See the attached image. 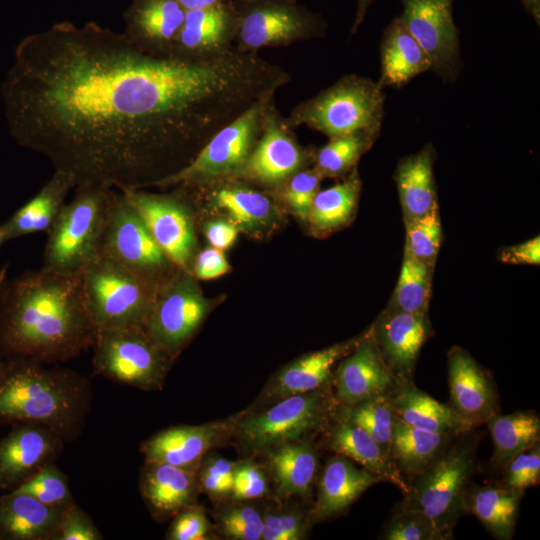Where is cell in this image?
I'll return each mask as SVG.
<instances>
[{"label": "cell", "instance_id": "74e56055", "mask_svg": "<svg viewBox=\"0 0 540 540\" xmlns=\"http://www.w3.org/2000/svg\"><path fill=\"white\" fill-rule=\"evenodd\" d=\"M333 416L352 422L365 430L389 457L395 413L387 393L376 395L354 405L336 404Z\"/></svg>", "mask_w": 540, "mask_h": 540}, {"label": "cell", "instance_id": "f546056e", "mask_svg": "<svg viewBox=\"0 0 540 540\" xmlns=\"http://www.w3.org/2000/svg\"><path fill=\"white\" fill-rule=\"evenodd\" d=\"M387 397L396 418L414 428L435 433H460L474 428L464 423L449 404L419 389L413 380L397 379Z\"/></svg>", "mask_w": 540, "mask_h": 540}, {"label": "cell", "instance_id": "7a4b0ae2", "mask_svg": "<svg viewBox=\"0 0 540 540\" xmlns=\"http://www.w3.org/2000/svg\"><path fill=\"white\" fill-rule=\"evenodd\" d=\"M97 328L82 274L45 269L5 281L0 291V357L65 362L93 346Z\"/></svg>", "mask_w": 540, "mask_h": 540}, {"label": "cell", "instance_id": "7402d4cb", "mask_svg": "<svg viewBox=\"0 0 540 540\" xmlns=\"http://www.w3.org/2000/svg\"><path fill=\"white\" fill-rule=\"evenodd\" d=\"M359 339L306 354L283 367L267 382L255 403L244 412L260 410L283 398L331 384L334 365L355 347Z\"/></svg>", "mask_w": 540, "mask_h": 540}, {"label": "cell", "instance_id": "1f68e13d", "mask_svg": "<svg viewBox=\"0 0 540 540\" xmlns=\"http://www.w3.org/2000/svg\"><path fill=\"white\" fill-rule=\"evenodd\" d=\"M431 70L426 53L401 20L386 27L381 41V86L402 87L420 73Z\"/></svg>", "mask_w": 540, "mask_h": 540}, {"label": "cell", "instance_id": "6f0895ef", "mask_svg": "<svg viewBox=\"0 0 540 540\" xmlns=\"http://www.w3.org/2000/svg\"><path fill=\"white\" fill-rule=\"evenodd\" d=\"M185 11L204 9L227 3L231 0H177Z\"/></svg>", "mask_w": 540, "mask_h": 540}, {"label": "cell", "instance_id": "60d3db41", "mask_svg": "<svg viewBox=\"0 0 540 540\" xmlns=\"http://www.w3.org/2000/svg\"><path fill=\"white\" fill-rule=\"evenodd\" d=\"M380 130H367L331 138L316 154L315 168L324 176L348 172L377 139Z\"/></svg>", "mask_w": 540, "mask_h": 540}, {"label": "cell", "instance_id": "9c48e42d", "mask_svg": "<svg viewBox=\"0 0 540 540\" xmlns=\"http://www.w3.org/2000/svg\"><path fill=\"white\" fill-rule=\"evenodd\" d=\"M92 347L94 374L143 391L162 389L173 360L141 327L98 329Z\"/></svg>", "mask_w": 540, "mask_h": 540}, {"label": "cell", "instance_id": "816d5d0a", "mask_svg": "<svg viewBox=\"0 0 540 540\" xmlns=\"http://www.w3.org/2000/svg\"><path fill=\"white\" fill-rule=\"evenodd\" d=\"M89 515L75 501L64 506L54 540H102Z\"/></svg>", "mask_w": 540, "mask_h": 540}, {"label": "cell", "instance_id": "484cf974", "mask_svg": "<svg viewBox=\"0 0 540 540\" xmlns=\"http://www.w3.org/2000/svg\"><path fill=\"white\" fill-rule=\"evenodd\" d=\"M236 12L232 0L204 9L185 11L173 54L203 55L232 48Z\"/></svg>", "mask_w": 540, "mask_h": 540}, {"label": "cell", "instance_id": "9a60e30c", "mask_svg": "<svg viewBox=\"0 0 540 540\" xmlns=\"http://www.w3.org/2000/svg\"><path fill=\"white\" fill-rule=\"evenodd\" d=\"M454 0H401L399 19L421 46L431 70L445 81L460 69L459 33L452 16Z\"/></svg>", "mask_w": 540, "mask_h": 540}, {"label": "cell", "instance_id": "e575fe53", "mask_svg": "<svg viewBox=\"0 0 540 540\" xmlns=\"http://www.w3.org/2000/svg\"><path fill=\"white\" fill-rule=\"evenodd\" d=\"M457 434L420 430L396 418L389 458L407 481L424 470Z\"/></svg>", "mask_w": 540, "mask_h": 540}, {"label": "cell", "instance_id": "d4e9b609", "mask_svg": "<svg viewBox=\"0 0 540 540\" xmlns=\"http://www.w3.org/2000/svg\"><path fill=\"white\" fill-rule=\"evenodd\" d=\"M381 481L379 476L342 455L330 458L319 478L316 501L309 510L311 523L342 514L368 488Z\"/></svg>", "mask_w": 540, "mask_h": 540}, {"label": "cell", "instance_id": "680465c9", "mask_svg": "<svg viewBox=\"0 0 540 540\" xmlns=\"http://www.w3.org/2000/svg\"><path fill=\"white\" fill-rule=\"evenodd\" d=\"M357 8L354 23L351 28V34H354L362 24L368 9L375 0H356Z\"/></svg>", "mask_w": 540, "mask_h": 540}, {"label": "cell", "instance_id": "83f0119b", "mask_svg": "<svg viewBox=\"0 0 540 540\" xmlns=\"http://www.w3.org/2000/svg\"><path fill=\"white\" fill-rule=\"evenodd\" d=\"M322 433L327 449L360 464L382 481L396 485L403 493L407 491L405 478L380 445L361 427L333 416Z\"/></svg>", "mask_w": 540, "mask_h": 540}, {"label": "cell", "instance_id": "f5cc1de1", "mask_svg": "<svg viewBox=\"0 0 540 540\" xmlns=\"http://www.w3.org/2000/svg\"><path fill=\"white\" fill-rule=\"evenodd\" d=\"M230 266L223 250L209 247L194 256L190 273L194 278L209 280L229 272Z\"/></svg>", "mask_w": 540, "mask_h": 540}, {"label": "cell", "instance_id": "cb8c5ba5", "mask_svg": "<svg viewBox=\"0 0 540 540\" xmlns=\"http://www.w3.org/2000/svg\"><path fill=\"white\" fill-rule=\"evenodd\" d=\"M139 490L153 518L161 522L195 504L201 489L195 471L165 463L145 462Z\"/></svg>", "mask_w": 540, "mask_h": 540}, {"label": "cell", "instance_id": "e0dca14e", "mask_svg": "<svg viewBox=\"0 0 540 540\" xmlns=\"http://www.w3.org/2000/svg\"><path fill=\"white\" fill-rule=\"evenodd\" d=\"M63 439L50 428L17 424L0 439V491L15 490L44 465L60 456Z\"/></svg>", "mask_w": 540, "mask_h": 540}, {"label": "cell", "instance_id": "7bdbcfd3", "mask_svg": "<svg viewBox=\"0 0 540 540\" xmlns=\"http://www.w3.org/2000/svg\"><path fill=\"white\" fill-rule=\"evenodd\" d=\"M13 491L31 495L51 506H64L74 501L66 475L54 462L41 467Z\"/></svg>", "mask_w": 540, "mask_h": 540}, {"label": "cell", "instance_id": "52a82bcc", "mask_svg": "<svg viewBox=\"0 0 540 540\" xmlns=\"http://www.w3.org/2000/svg\"><path fill=\"white\" fill-rule=\"evenodd\" d=\"M383 86L372 79L346 75L291 111L287 124L317 130L330 139L380 130L384 116Z\"/></svg>", "mask_w": 540, "mask_h": 540}, {"label": "cell", "instance_id": "603a6c76", "mask_svg": "<svg viewBox=\"0 0 540 540\" xmlns=\"http://www.w3.org/2000/svg\"><path fill=\"white\" fill-rule=\"evenodd\" d=\"M184 17L177 0H132L123 15L124 33L146 52L173 54Z\"/></svg>", "mask_w": 540, "mask_h": 540}, {"label": "cell", "instance_id": "8992f818", "mask_svg": "<svg viewBox=\"0 0 540 540\" xmlns=\"http://www.w3.org/2000/svg\"><path fill=\"white\" fill-rule=\"evenodd\" d=\"M113 194V189L75 188L74 197L47 232L42 269L82 274L99 257Z\"/></svg>", "mask_w": 540, "mask_h": 540}, {"label": "cell", "instance_id": "3957f363", "mask_svg": "<svg viewBox=\"0 0 540 540\" xmlns=\"http://www.w3.org/2000/svg\"><path fill=\"white\" fill-rule=\"evenodd\" d=\"M38 360L0 358V426L44 425L64 442L82 433L92 403L88 378L65 367Z\"/></svg>", "mask_w": 540, "mask_h": 540}, {"label": "cell", "instance_id": "f907efd6", "mask_svg": "<svg viewBox=\"0 0 540 540\" xmlns=\"http://www.w3.org/2000/svg\"><path fill=\"white\" fill-rule=\"evenodd\" d=\"M212 528L204 509L195 503L173 517L166 538L169 540H206L210 538Z\"/></svg>", "mask_w": 540, "mask_h": 540}, {"label": "cell", "instance_id": "2e32d148", "mask_svg": "<svg viewBox=\"0 0 540 540\" xmlns=\"http://www.w3.org/2000/svg\"><path fill=\"white\" fill-rule=\"evenodd\" d=\"M234 417L200 425L166 428L143 441L145 462H157L197 472L203 458L233 436Z\"/></svg>", "mask_w": 540, "mask_h": 540}, {"label": "cell", "instance_id": "44dd1931", "mask_svg": "<svg viewBox=\"0 0 540 540\" xmlns=\"http://www.w3.org/2000/svg\"><path fill=\"white\" fill-rule=\"evenodd\" d=\"M395 382L396 378L385 364L370 330L340 360L332 378L335 399L344 406L386 394Z\"/></svg>", "mask_w": 540, "mask_h": 540}, {"label": "cell", "instance_id": "ffe728a7", "mask_svg": "<svg viewBox=\"0 0 540 540\" xmlns=\"http://www.w3.org/2000/svg\"><path fill=\"white\" fill-rule=\"evenodd\" d=\"M449 405L469 427L484 424L499 412L494 383L463 348L448 352Z\"/></svg>", "mask_w": 540, "mask_h": 540}, {"label": "cell", "instance_id": "ac0fdd59", "mask_svg": "<svg viewBox=\"0 0 540 540\" xmlns=\"http://www.w3.org/2000/svg\"><path fill=\"white\" fill-rule=\"evenodd\" d=\"M290 128L272 102L265 113L260 137L239 174L274 185L300 171L306 155Z\"/></svg>", "mask_w": 540, "mask_h": 540}, {"label": "cell", "instance_id": "4fadbf2b", "mask_svg": "<svg viewBox=\"0 0 540 540\" xmlns=\"http://www.w3.org/2000/svg\"><path fill=\"white\" fill-rule=\"evenodd\" d=\"M208 310L209 302L194 276L178 270L157 289L143 329L160 349L174 359L196 333Z\"/></svg>", "mask_w": 540, "mask_h": 540}, {"label": "cell", "instance_id": "d6986e66", "mask_svg": "<svg viewBox=\"0 0 540 540\" xmlns=\"http://www.w3.org/2000/svg\"><path fill=\"white\" fill-rule=\"evenodd\" d=\"M370 332L396 380H413L420 350L431 335L428 315L388 307Z\"/></svg>", "mask_w": 540, "mask_h": 540}, {"label": "cell", "instance_id": "f1b7e54d", "mask_svg": "<svg viewBox=\"0 0 540 540\" xmlns=\"http://www.w3.org/2000/svg\"><path fill=\"white\" fill-rule=\"evenodd\" d=\"M64 506L15 491L0 495V539L54 540Z\"/></svg>", "mask_w": 540, "mask_h": 540}, {"label": "cell", "instance_id": "d6a6232c", "mask_svg": "<svg viewBox=\"0 0 540 540\" xmlns=\"http://www.w3.org/2000/svg\"><path fill=\"white\" fill-rule=\"evenodd\" d=\"M434 159V148L429 144L401 159L397 165L394 179L405 222L426 214L437 205Z\"/></svg>", "mask_w": 540, "mask_h": 540}, {"label": "cell", "instance_id": "db71d44e", "mask_svg": "<svg viewBox=\"0 0 540 540\" xmlns=\"http://www.w3.org/2000/svg\"><path fill=\"white\" fill-rule=\"evenodd\" d=\"M500 260L510 264L539 265L540 239L539 236L521 244L509 246L500 252Z\"/></svg>", "mask_w": 540, "mask_h": 540}, {"label": "cell", "instance_id": "7dc6e473", "mask_svg": "<svg viewBox=\"0 0 540 540\" xmlns=\"http://www.w3.org/2000/svg\"><path fill=\"white\" fill-rule=\"evenodd\" d=\"M269 491L268 474L258 463L244 459L235 463L231 498L252 501L263 498Z\"/></svg>", "mask_w": 540, "mask_h": 540}, {"label": "cell", "instance_id": "8fae6325", "mask_svg": "<svg viewBox=\"0 0 540 540\" xmlns=\"http://www.w3.org/2000/svg\"><path fill=\"white\" fill-rule=\"evenodd\" d=\"M275 94H268L221 128L184 168L154 187L201 185L238 174L262 131L265 113Z\"/></svg>", "mask_w": 540, "mask_h": 540}, {"label": "cell", "instance_id": "ba28073f", "mask_svg": "<svg viewBox=\"0 0 540 540\" xmlns=\"http://www.w3.org/2000/svg\"><path fill=\"white\" fill-rule=\"evenodd\" d=\"M88 310L98 329L143 328L157 289L99 256L82 273Z\"/></svg>", "mask_w": 540, "mask_h": 540}, {"label": "cell", "instance_id": "4316f807", "mask_svg": "<svg viewBox=\"0 0 540 540\" xmlns=\"http://www.w3.org/2000/svg\"><path fill=\"white\" fill-rule=\"evenodd\" d=\"M263 456L277 500L311 494L319 464L313 437L279 445Z\"/></svg>", "mask_w": 540, "mask_h": 540}, {"label": "cell", "instance_id": "5b68a950", "mask_svg": "<svg viewBox=\"0 0 540 540\" xmlns=\"http://www.w3.org/2000/svg\"><path fill=\"white\" fill-rule=\"evenodd\" d=\"M332 384V383H331ZM331 384L234 417L233 436L252 456L323 432L337 404Z\"/></svg>", "mask_w": 540, "mask_h": 540}, {"label": "cell", "instance_id": "9f6ffc18", "mask_svg": "<svg viewBox=\"0 0 540 540\" xmlns=\"http://www.w3.org/2000/svg\"><path fill=\"white\" fill-rule=\"evenodd\" d=\"M235 463L209 452L201 461L198 469H203L213 475L231 494Z\"/></svg>", "mask_w": 540, "mask_h": 540}, {"label": "cell", "instance_id": "94428289", "mask_svg": "<svg viewBox=\"0 0 540 540\" xmlns=\"http://www.w3.org/2000/svg\"><path fill=\"white\" fill-rule=\"evenodd\" d=\"M6 273H7L6 267H0V291L6 281Z\"/></svg>", "mask_w": 540, "mask_h": 540}, {"label": "cell", "instance_id": "7c38bea8", "mask_svg": "<svg viewBox=\"0 0 540 540\" xmlns=\"http://www.w3.org/2000/svg\"><path fill=\"white\" fill-rule=\"evenodd\" d=\"M236 12L235 48L257 52L321 37L327 23L297 0H232Z\"/></svg>", "mask_w": 540, "mask_h": 540}, {"label": "cell", "instance_id": "681fc988", "mask_svg": "<svg viewBox=\"0 0 540 540\" xmlns=\"http://www.w3.org/2000/svg\"><path fill=\"white\" fill-rule=\"evenodd\" d=\"M503 485L510 489L525 492L540 481V444L512 458L503 468Z\"/></svg>", "mask_w": 540, "mask_h": 540}, {"label": "cell", "instance_id": "c3c4849f", "mask_svg": "<svg viewBox=\"0 0 540 540\" xmlns=\"http://www.w3.org/2000/svg\"><path fill=\"white\" fill-rule=\"evenodd\" d=\"M323 176L314 167L300 170L288 178L284 198L292 211L301 219H308L310 208Z\"/></svg>", "mask_w": 540, "mask_h": 540}, {"label": "cell", "instance_id": "30bf717a", "mask_svg": "<svg viewBox=\"0 0 540 540\" xmlns=\"http://www.w3.org/2000/svg\"><path fill=\"white\" fill-rule=\"evenodd\" d=\"M99 256L117 263L155 289L167 283L180 270L159 247L121 191H114Z\"/></svg>", "mask_w": 540, "mask_h": 540}, {"label": "cell", "instance_id": "277c9868", "mask_svg": "<svg viewBox=\"0 0 540 540\" xmlns=\"http://www.w3.org/2000/svg\"><path fill=\"white\" fill-rule=\"evenodd\" d=\"M473 430L458 433L424 470L407 480L399 505L426 515L445 540L452 538L465 513V493L476 471L479 439Z\"/></svg>", "mask_w": 540, "mask_h": 540}, {"label": "cell", "instance_id": "4dcf8cb0", "mask_svg": "<svg viewBox=\"0 0 540 540\" xmlns=\"http://www.w3.org/2000/svg\"><path fill=\"white\" fill-rule=\"evenodd\" d=\"M73 188L75 181L70 174L54 170L51 178L38 193L2 224L6 241L33 233H47L58 218L66 204V197Z\"/></svg>", "mask_w": 540, "mask_h": 540}, {"label": "cell", "instance_id": "11a10c76", "mask_svg": "<svg viewBox=\"0 0 540 540\" xmlns=\"http://www.w3.org/2000/svg\"><path fill=\"white\" fill-rule=\"evenodd\" d=\"M205 236L211 247L225 250L233 245L237 238L238 229L232 221H210L204 228Z\"/></svg>", "mask_w": 540, "mask_h": 540}, {"label": "cell", "instance_id": "8d00e7d4", "mask_svg": "<svg viewBox=\"0 0 540 540\" xmlns=\"http://www.w3.org/2000/svg\"><path fill=\"white\" fill-rule=\"evenodd\" d=\"M360 187V179L354 171L343 182L319 190L308 215L312 227L318 232H327L348 222L355 211Z\"/></svg>", "mask_w": 540, "mask_h": 540}, {"label": "cell", "instance_id": "bcb514c9", "mask_svg": "<svg viewBox=\"0 0 540 540\" xmlns=\"http://www.w3.org/2000/svg\"><path fill=\"white\" fill-rule=\"evenodd\" d=\"M384 540H445L424 514L399 507L383 529Z\"/></svg>", "mask_w": 540, "mask_h": 540}, {"label": "cell", "instance_id": "836d02e7", "mask_svg": "<svg viewBox=\"0 0 540 540\" xmlns=\"http://www.w3.org/2000/svg\"><path fill=\"white\" fill-rule=\"evenodd\" d=\"M524 492L505 486L470 484L464 499L465 513L473 514L497 539L513 538Z\"/></svg>", "mask_w": 540, "mask_h": 540}, {"label": "cell", "instance_id": "6da1fadb", "mask_svg": "<svg viewBox=\"0 0 540 540\" xmlns=\"http://www.w3.org/2000/svg\"><path fill=\"white\" fill-rule=\"evenodd\" d=\"M234 51L157 55L94 21L24 37L2 85L11 135L75 188L144 189L188 165L251 103ZM74 188V189H75Z\"/></svg>", "mask_w": 540, "mask_h": 540}, {"label": "cell", "instance_id": "b9f144b4", "mask_svg": "<svg viewBox=\"0 0 540 540\" xmlns=\"http://www.w3.org/2000/svg\"><path fill=\"white\" fill-rule=\"evenodd\" d=\"M405 225V251L433 270L442 240L438 204L426 214L406 221Z\"/></svg>", "mask_w": 540, "mask_h": 540}, {"label": "cell", "instance_id": "91938a15", "mask_svg": "<svg viewBox=\"0 0 540 540\" xmlns=\"http://www.w3.org/2000/svg\"><path fill=\"white\" fill-rule=\"evenodd\" d=\"M526 12L533 17L537 25L540 24V0H520Z\"/></svg>", "mask_w": 540, "mask_h": 540}, {"label": "cell", "instance_id": "ee69618b", "mask_svg": "<svg viewBox=\"0 0 540 540\" xmlns=\"http://www.w3.org/2000/svg\"><path fill=\"white\" fill-rule=\"evenodd\" d=\"M232 504L216 514L220 534L230 540H260L264 524V512L254 505Z\"/></svg>", "mask_w": 540, "mask_h": 540}, {"label": "cell", "instance_id": "ab89813d", "mask_svg": "<svg viewBox=\"0 0 540 540\" xmlns=\"http://www.w3.org/2000/svg\"><path fill=\"white\" fill-rule=\"evenodd\" d=\"M216 205L227 212L232 222L244 229L264 224L272 215L269 198L256 190L242 186H225L214 193Z\"/></svg>", "mask_w": 540, "mask_h": 540}, {"label": "cell", "instance_id": "f6af8a7d", "mask_svg": "<svg viewBox=\"0 0 540 540\" xmlns=\"http://www.w3.org/2000/svg\"><path fill=\"white\" fill-rule=\"evenodd\" d=\"M309 510L293 506H273L264 511L262 540H302L311 525Z\"/></svg>", "mask_w": 540, "mask_h": 540}, {"label": "cell", "instance_id": "5bb4252c", "mask_svg": "<svg viewBox=\"0 0 540 540\" xmlns=\"http://www.w3.org/2000/svg\"><path fill=\"white\" fill-rule=\"evenodd\" d=\"M121 192L169 260L178 269L190 272L196 255V235L191 210L182 197L150 193L144 189Z\"/></svg>", "mask_w": 540, "mask_h": 540}, {"label": "cell", "instance_id": "d590c367", "mask_svg": "<svg viewBox=\"0 0 540 540\" xmlns=\"http://www.w3.org/2000/svg\"><path fill=\"white\" fill-rule=\"evenodd\" d=\"M487 424L494 445L492 461L503 469L518 454L530 449L540 440V418L534 411H516L489 418Z\"/></svg>", "mask_w": 540, "mask_h": 540}, {"label": "cell", "instance_id": "f35d334b", "mask_svg": "<svg viewBox=\"0 0 540 540\" xmlns=\"http://www.w3.org/2000/svg\"><path fill=\"white\" fill-rule=\"evenodd\" d=\"M433 270L406 251L390 308L428 315Z\"/></svg>", "mask_w": 540, "mask_h": 540}, {"label": "cell", "instance_id": "6125c7cd", "mask_svg": "<svg viewBox=\"0 0 540 540\" xmlns=\"http://www.w3.org/2000/svg\"><path fill=\"white\" fill-rule=\"evenodd\" d=\"M5 242H6L5 231H4L3 225L1 224L0 225V246Z\"/></svg>", "mask_w": 540, "mask_h": 540}]
</instances>
